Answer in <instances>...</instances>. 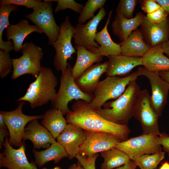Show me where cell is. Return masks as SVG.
I'll return each instance as SVG.
<instances>
[{
    "mask_svg": "<svg viewBox=\"0 0 169 169\" xmlns=\"http://www.w3.org/2000/svg\"><path fill=\"white\" fill-rule=\"evenodd\" d=\"M27 140L32 142L34 149H38L47 148L56 141L51 134L38 123V119L30 121L25 127L23 140Z\"/></svg>",
    "mask_w": 169,
    "mask_h": 169,
    "instance_id": "cell-18",
    "label": "cell"
},
{
    "mask_svg": "<svg viewBox=\"0 0 169 169\" xmlns=\"http://www.w3.org/2000/svg\"><path fill=\"white\" fill-rule=\"evenodd\" d=\"M72 68L68 63L65 73L61 77L59 90L51 101L52 108L60 110L64 115L71 111L68 106L71 101L81 100L90 103L93 98V94L84 92L76 85L72 74Z\"/></svg>",
    "mask_w": 169,
    "mask_h": 169,
    "instance_id": "cell-5",
    "label": "cell"
},
{
    "mask_svg": "<svg viewBox=\"0 0 169 169\" xmlns=\"http://www.w3.org/2000/svg\"><path fill=\"white\" fill-rule=\"evenodd\" d=\"M160 76L169 84V70L158 72Z\"/></svg>",
    "mask_w": 169,
    "mask_h": 169,
    "instance_id": "cell-44",
    "label": "cell"
},
{
    "mask_svg": "<svg viewBox=\"0 0 169 169\" xmlns=\"http://www.w3.org/2000/svg\"><path fill=\"white\" fill-rule=\"evenodd\" d=\"M146 16L151 22L159 23L164 21L167 18L168 14L161 7L155 12L147 14Z\"/></svg>",
    "mask_w": 169,
    "mask_h": 169,
    "instance_id": "cell-38",
    "label": "cell"
},
{
    "mask_svg": "<svg viewBox=\"0 0 169 169\" xmlns=\"http://www.w3.org/2000/svg\"><path fill=\"white\" fill-rule=\"evenodd\" d=\"M137 166L136 163L130 160L125 164L115 169H136Z\"/></svg>",
    "mask_w": 169,
    "mask_h": 169,
    "instance_id": "cell-43",
    "label": "cell"
},
{
    "mask_svg": "<svg viewBox=\"0 0 169 169\" xmlns=\"http://www.w3.org/2000/svg\"><path fill=\"white\" fill-rule=\"evenodd\" d=\"M140 27L146 43L151 48L169 40V15L159 23L151 22L145 15Z\"/></svg>",
    "mask_w": 169,
    "mask_h": 169,
    "instance_id": "cell-16",
    "label": "cell"
},
{
    "mask_svg": "<svg viewBox=\"0 0 169 169\" xmlns=\"http://www.w3.org/2000/svg\"><path fill=\"white\" fill-rule=\"evenodd\" d=\"M137 71L139 76H144L149 80L152 103L158 117H161L167 102L169 84L160 76L158 72L149 71L141 67L138 68Z\"/></svg>",
    "mask_w": 169,
    "mask_h": 169,
    "instance_id": "cell-13",
    "label": "cell"
},
{
    "mask_svg": "<svg viewBox=\"0 0 169 169\" xmlns=\"http://www.w3.org/2000/svg\"><path fill=\"white\" fill-rule=\"evenodd\" d=\"M21 51V56L12 59L13 70L11 79L15 80L26 74H30L36 78L42 67L41 61L43 56L42 48L29 42L23 45Z\"/></svg>",
    "mask_w": 169,
    "mask_h": 169,
    "instance_id": "cell-6",
    "label": "cell"
},
{
    "mask_svg": "<svg viewBox=\"0 0 169 169\" xmlns=\"http://www.w3.org/2000/svg\"><path fill=\"white\" fill-rule=\"evenodd\" d=\"M40 0H1L0 6L13 4L19 6H23L27 8L33 9L40 5L42 3Z\"/></svg>",
    "mask_w": 169,
    "mask_h": 169,
    "instance_id": "cell-36",
    "label": "cell"
},
{
    "mask_svg": "<svg viewBox=\"0 0 169 169\" xmlns=\"http://www.w3.org/2000/svg\"><path fill=\"white\" fill-rule=\"evenodd\" d=\"M58 79L52 70L42 66L36 79L29 85L25 95L16 101H27L32 108L42 106L52 100L56 92Z\"/></svg>",
    "mask_w": 169,
    "mask_h": 169,
    "instance_id": "cell-3",
    "label": "cell"
},
{
    "mask_svg": "<svg viewBox=\"0 0 169 169\" xmlns=\"http://www.w3.org/2000/svg\"><path fill=\"white\" fill-rule=\"evenodd\" d=\"M0 128L7 129L4 120L2 115L0 114Z\"/></svg>",
    "mask_w": 169,
    "mask_h": 169,
    "instance_id": "cell-47",
    "label": "cell"
},
{
    "mask_svg": "<svg viewBox=\"0 0 169 169\" xmlns=\"http://www.w3.org/2000/svg\"><path fill=\"white\" fill-rule=\"evenodd\" d=\"M25 103L24 101H20L17 108L13 110L0 112L9 131V143L15 147L19 148L22 145L26 124L33 120L43 118V115H28L24 114L22 108Z\"/></svg>",
    "mask_w": 169,
    "mask_h": 169,
    "instance_id": "cell-9",
    "label": "cell"
},
{
    "mask_svg": "<svg viewBox=\"0 0 169 169\" xmlns=\"http://www.w3.org/2000/svg\"><path fill=\"white\" fill-rule=\"evenodd\" d=\"M139 2L141 4V9L147 14L155 12L161 7L154 0H140Z\"/></svg>",
    "mask_w": 169,
    "mask_h": 169,
    "instance_id": "cell-39",
    "label": "cell"
},
{
    "mask_svg": "<svg viewBox=\"0 0 169 169\" xmlns=\"http://www.w3.org/2000/svg\"><path fill=\"white\" fill-rule=\"evenodd\" d=\"M33 152L35 162L39 167L53 160L55 163H57L63 158L68 156L64 148L56 141L44 150L38 151L34 149Z\"/></svg>",
    "mask_w": 169,
    "mask_h": 169,
    "instance_id": "cell-28",
    "label": "cell"
},
{
    "mask_svg": "<svg viewBox=\"0 0 169 169\" xmlns=\"http://www.w3.org/2000/svg\"><path fill=\"white\" fill-rule=\"evenodd\" d=\"M162 47L163 53L169 58V40L162 43Z\"/></svg>",
    "mask_w": 169,
    "mask_h": 169,
    "instance_id": "cell-45",
    "label": "cell"
},
{
    "mask_svg": "<svg viewBox=\"0 0 169 169\" xmlns=\"http://www.w3.org/2000/svg\"><path fill=\"white\" fill-rule=\"evenodd\" d=\"M6 31L7 38L8 40L13 41V50L16 52L21 50L23 42L28 35L33 32L43 33L38 27L35 25L29 24L25 19H22L17 24L9 26Z\"/></svg>",
    "mask_w": 169,
    "mask_h": 169,
    "instance_id": "cell-21",
    "label": "cell"
},
{
    "mask_svg": "<svg viewBox=\"0 0 169 169\" xmlns=\"http://www.w3.org/2000/svg\"><path fill=\"white\" fill-rule=\"evenodd\" d=\"M18 6L13 4L1 6L0 8V49L10 52L13 50V44L12 40L5 41L3 39L4 30L10 25L9 17L10 13L16 11Z\"/></svg>",
    "mask_w": 169,
    "mask_h": 169,
    "instance_id": "cell-30",
    "label": "cell"
},
{
    "mask_svg": "<svg viewBox=\"0 0 169 169\" xmlns=\"http://www.w3.org/2000/svg\"><path fill=\"white\" fill-rule=\"evenodd\" d=\"M13 64L9 52L0 50V76L1 79L5 78L11 72Z\"/></svg>",
    "mask_w": 169,
    "mask_h": 169,
    "instance_id": "cell-34",
    "label": "cell"
},
{
    "mask_svg": "<svg viewBox=\"0 0 169 169\" xmlns=\"http://www.w3.org/2000/svg\"><path fill=\"white\" fill-rule=\"evenodd\" d=\"M60 27L59 36L52 45L56 51L53 64L55 69L61 71V75H63L67 68L68 60L72 59V55L76 51L71 42L74 27L70 23L68 16H66Z\"/></svg>",
    "mask_w": 169,
    "mask_h": 169,
    "instance_id": "cell-7",
    "label": "cell"
},
{
    "mask_svg": "<svg viewBox=\"0 0 169 169\" xmlns=\"http://www.w3.org/2000/svg\"><path fill=\"white\" fill-rule=\"evenodd\" d=\"M106 1V0H88L79 16V23L84 24L87 20L92 18L95 11L104 7Z\"/></svg>",
    "mask_w": 169,
    "mask_h": 169,
    "instance_id": "cell-31",
    "label": "cell"
},
{
    "mask_svg": "<svg viewBox=\"0 0 169 169\" xmlns=\"http://www.w3.org/2000/svg\"><path fill=\"white\" fill-rule=\"evenodd\" d=\"M61 110L52 108L46 111L41 124L52 135L55 139L63 131L68 124Z\"/></svg>",
    "mask_w": 169,
    "mask_h": 169,
    "instance_id": "cell-27",
    "label": "cell"
},
{
    "mask_svg": "<svg viewBox=\"0 0 169 169\" xmlns=\"http://www.w3.org/2000/svg\"><path fill=\"white\" fill-rule=\"evenodd\" d=\"M159 169H169V163L168 161H165L162 164Z\"/></svg>",
    "mask_w": 169,
    "mask_h": 169,
    "instance_id": "cell-48",
    "label": "cell"
},
{
    "mask_svg": "<svg viewBox=\"0 0 169 169\" xmlns=\"http://www.w3.org/2000/svg\"><path fill=\"white\" fill-rule=\"evenodd\" d=\"M113 12L112 10L110 11L104 27L101 30L97 32L96 35L95 40L100 46L98 48L88 50L89 51L107 57L121 54L120 45L113 42L107 29Z\"/></svg>",
    "mask_w": 169,
    "mask_h": 169,
    "instance_id": "cell-22",
    "label": "cell"
},
{
    "mask_svg": "<svg viewBox=\"0 0 169 169\" xmlns=\"http://www.w3.org/2000/svg\"><path fill=\"white\" fill-rule=\"evenodd\" d=\"M115 148L125 152L136 163L143 155L162 151L159 136L153 135L142 134L132 137L118 143Z\"/></svg>",
    "mask_w": 169,
    "mask_h": 169,
    "instance_id": "cell-10",
    "label": "cell"
},
{
    "mask_svg": "<svg viewBox=\"0 0 169 169\" xmlns=\"http://www.w3.org/2000/svg\"><path fill=\"white\" fill-rule=\"evenodd\" d=\"M86 138L84 130L75 125L68 123L63 131L57 138V142L67 152L69 159L79 154L80 146Z\"/></svg>",
    "mask_w": 169,
    "mask_h": 169,
    "instance_id": "cell-17",
    "label": "cell"
},
{
    "mask_svg": "<svg viewBox=\"0 0 169 169\" xmlns=\"http://www.w3.org/2000/svg\"><path fill=\"white\" fill-rule=\"evenodd\" d=\"M98 156V153L91 156L77 154L75 157L84 169H96L95 161Z\"/></svg>",
    "mask_w": 169,
    "mask_h": 169,
    "instance_id": "cell-37",
    "label": "cell"
},
{
    "mask_svg": "<svg viewBox=\"0 0 169 169\" xmlns=\"http://www.w3.org/2000/svg\"><path fill=\"white\" fill-rule=\"evenodd\" d=\"M68 169H84V168L78 161L77 164L74 163L71 165Z\"/></svg>",
    "mask_w": 169,
    "mask_h": 169,
    "instance_id": "cell-46",
    "label": "cell"
},
{
    "mask_svg": "<svg viewBox=\"0 0 169 169\" xmlns=\"http://www.w3.org/2000/svg\"><path fill=\"white\" fill-rule=\"evenodd\" d=\"M162 44L151 48L142 57L143 66L148 70L159 72L169 70V58L164 54Z\"/></svg>",
    "mask_w": 169,
    "mask_h": 169,
    "instance_id": "cell-25",
    "label": "cell"
},
{
    "mask_svg": "<svg viewBox=\"0 0 169 169\" xmlns=\"http://www.w3.org/2000/svg\"><path fill=\"white\" fill-rule=\"evenodd\" d=\"M72 110L66 115L68 123L83 130L108 133L116 136L120 142L128 139L131 130L127 125H121L107 120L92 108L89 103L83 100L74 103Z\"/></svg>",
    "mask_w": 169,
    "mask_h": 169,
    "instance_id": "cell-1",
    "label": "cell"
},
{
    "mask_svg": "<svg viewBox=\"0 0 169 169\" xmlns=\"http://www.w3.org/2000/svg\"><path fill=\"white\" fill-rule=\"evenodd\" d=\"M165 157V152L162 151L153 154L141 156L136 163L141 169H155Z\"/></svg>",
    "mask_w": 169,
    "mask_h": 169,
    "instance_id": "cell-32",
    "label": "cell"
},
{
    "mask_svg": "<svg viewBox=\"0 0 169 169\" xmlns=\"http://www.w3.org/2000/svg\"><path fill=\"white\" fill-rule=\"evenodd\" d=\"M9 136V132L7 129L0 128V148H2V146L5 143V139L6 137Z\"/></svg>",
    "mask_w": 169,
    "mask_h": 169,
    "instance_id": "cell-41",
    "label": "cell"
},
{
    "mask_svg": "<svg viewBox=\"0 0 169 169\" xmlns=\"http://www.w3.org/2000/svg\"><path fill=\"white\" fill-rule=\"evenodd\" d=\"M144 16L139 12L133 18L127 19L121 14L116 13L111 26L113 33L118 38L120 43L125 41L133 31L140 26Z\"/></svg>",
    "mask_w": 169,
    "mask_h": 169,
    "instance_id": "cell-23",
    "label": "cell"
},
{
    "mask_svg": "<svg viewBox=\"0 0 169 169\" xmlns=\"http://www.w3.org/2000/svg\"><path fill=\"white\" fill-rule=\"evenodd\" d=\"M108 58L109 65L105 73L107 76H124L129 74L135 67L143 65L141 57L121 54Z\"/></svg>",
    "mask_w": 169,
    "mask_h": 169,
    "instance_id": "cell-19",
    "label": "cell"
},
{
    "mask_svg": "<svg viewBox=\"0 0 169 169\" xmlns=\"http://www.w3.org/2000/svg\"><path fill=\"white\" fill-rule=\"evenodd\" d=\"M169 15V0H154Z\"/></svg>",
    "mask_w": 169,
    "mask_h": 169,
    "instance_id": "cell-42",
    "label": "cell"
},
{
    "mask_svg": "<svg viewBox=\"0 0 169 169\" xmlns=\"http://www.w3.org/2000/svg\"><path fill=\"white\" fill-rule=\"evenodd\" d=\"M86 138L79 147V155L91 156L94 154L115 148L120 142L110 133L84 130Z\"/></svg>",
    "mask_w": 169,
    "mask_h": 169,
    "instance_id": "cell-12",
    "label": "cell"
},
{
    "mask_svg": "<svg viewBox=\"0 0 169 169\" xmlns=\"http://www.w3.org/2000/svg\"><path fill=\"white\" fill-rule=\"evenodd\" d=\"M104 159L101 169H113L122 166L130 160L123 151L115 148L100 152Z\"/></svg>",
    "mask_w": 169,
    "mask_h": 169,
    "instance_id": "cell-29",
    "label": "cell"
},
{
    "mask_svg": "<svg viewBox=\"0 0 169 169\" xmlns=\"http://www.w3.org/2000/svg\"><path fill=\"white\" fill-rule=\"evenodd\" d=\"M106 14L103 7L97 14L85 24H77L74 27L73 38L76 44L83 46L87 50L98 48L99 44L95 39L97 33V28L100 21Z\"/></svg>",
    "mask_w": 169,
    "mask_h": 169,
    "instance_id": "cell-14",
    "label": "cell"
},
{
    "mask_svg": "<svg viewBox=\"0 0 169 169\" xmlns=\"http://www.w3.org/2000/svg\"><path fill=\"white\" fill-rule=\"evenodd\" d=\"M137 71L124 77L107 76L100 81L93 93V98L89 103L90 107L95 110L102 108L111 99H117L124 92L128 84L136 81L139 76Z\"/></svg>",
    "mask_w": 169,
    "mask_h": 169,
    "instance_id": "cell-4",
    "label": "cell"
},
{
    "mask_svg": "<svg viewBox=\"0 0 169 169\" xmlns=\"http://www.w3.org/2000/svg\"><path fill=\"white\" fill-rule=\"evenodd\" d=\"M56 2L57 4L54 10L55 13L67 9H70L74 11L80 13L83 7L82 4L79 3L74 0H51Z\"/></svg>",
    "mask_w": 169,
    "mask_h": 169,
    "instance_id": "cell-35",
    "label": "cell"
},
{
    "mask_svg": "<svg viewBox=\"0 0 169 169\" xmlns=\"http://www.w3.org/2000/svg\"><path fill=\"white\" fill-rule=\"evenodd\" d=\"M51 0H44L41 4L26 14L25 18L38 27L48 37L49 44L52 45L59 36L60 27L56 23L53 12Z\"/></svg>",
    "mask_w": 169,
    "mask_h": 169,
    "instance_id": "cell-11",
    "label": "cell"
},
{
    "mask_svg": "<svg viewBox=\"0 0 169 169\" xmlns=\"http://www.w3.org/2000/svg\"><path fill=\"white\" fill-rule=\"evenodd\" d=\"M108 65V61L92 65L75 80L76 85L84 92L93 94L101 76L106 73Z\"/></svg>",
    "mask_w": 169,
    "mask_h": 169,
    "instance_id": "cell-20",
    "label": "cell"
},
{
    "mask_svg": "<svg viewBox=\"0 0 169 169\" xmlns=\"http://www.w3.org/2000/svg\"><path fill=\"white\" fill-rule=\"evenodd\" d=\"M77 59L72 68L71 73L75 80L79 77L89 67L95 63H99L103 60L104 56L92 53L84 47L76 44Z\"/></svg>",
    "mask_w": 169,
    "mask_h": 169,
    "instance_id": "cell-26",
    "label": "cell"
},
{
    "mask_svg": "<svg viewBox=\"0 0 169 169\" xmlns=\"http://www.w3.org/2000/svg\"><path fill=\"white\" fill-rule=\"evenodd\" d=\"M144 39L140 29L137 28L134 30L125 41L119 44L121 54L129 56L142 57L151 48Z\"/></svg>",
    "mask_w": 169,
    "mask_h": 169,
    "instance_id": "cell-24",
    "label": "cell"
},
{
    "mask_svg": "<svg viewBox=\"0 0 169 169\" xmlns=\"http://www.w3.org/2000/svg\"><path fill=\"white\" fill-rule=\"evenodd\" d=\"M155 169H157L156 168Z\"/></svg>",
    "mask_w": 169,
    "mask_h": 169,
    "instance_id": "cell-50",
    "label": "cell"
},
{
    "mask_svg": "<svg viewBox=\"0 0 169 169\" xmlns=\"http://www.w3.org/2000/svg\"><path fill=\"white\" fill-rule=\"evenodd\" d=\"M141 90L136 81L131 82L123 94L114 100L106 102L103 108L96 110L107 120L116 124L127 125L133 117L135 104Z\"/></svg>",
    "mask_w": 169,
    "mask_h": 169,
    "instance_id": "cell-2",
    "label": "cell"
},
{
    "mask_svg": "<svg viewBox=\"0 0 169 169\" xmlns=\"http://www.w3.org/2000/svg\"><path fill=\"white\" fill-rule=\"evenodd\" d=\"M160 143L163 147L164 151L166 152L169 156V136L164 132H162L159 136Z\"/></svg>",
    "mask_w": 169,
    "mask_h": 169,
    "instance_id": "cell-40",
    "label": "cell"
},
{
    "mask_svg": "<svg viewBox=\"0 0 169 169\" xmlns=\"http://www.w3.org/2000/svg\"><path fill=\"white\" fill-rule=\"evenodd\" d=\"M41 169H48L46 167H44ZM50 169H62L61 167L59 166H57L54 168Z\"/></svg>",
    "mask_w": 169,
    "mask_h": 169,
    "instance_id": "cell-49",
    "label": "cell"
},
{
    "mask_svg": "<svg viewBox=\"0 0 169 169\" xmlns=\"http://www.w3.org/2000/svg\"><path fill=\"white\" fill-rule=\"evenodd\" d=\"M138 2L137 0H120L116 8V13L121 14L127 19L133 18L134 10Z\"/></svg>",
    "mask_w": 169,
    "mask_h": 169,
    "instance_id": "cell-33",
    "label": "cell"
},
{
    "mask_svg": "<svg viewBox=\"0 0 169 169\" xmlns=\"http://www.w3.org/2000/svg\"><path fill=\"white\" fill-rule=\"evenodd\" d=\"M133 117L140 123L142 134L158 136L161 135L158 122L159 117L146 89L141 90L139 93L134 106Z\"/></svg>",
    "mask_w": 169,
    "mask_h": 169,
    "instance_id": "cell-8",
    "label": "cell"
},
{
    "mask_svg": "<svg viewBox=\"0 0 169 169\" xmlns=\"http://www.w3.org/2000/svg\"><path fill=\"white\" fill-rule=\"evenodd\" d=\"M18 149L13 148L5 139L4 149L0 154V166L8 169H38L35 162H29L26 156L25 145L23 142Z\"/></svg>",
    "mask_w": 169,
    "mask_h": 169,
    "instance_id": "cell-15",
    "label": "cell"
}]
</instances>
